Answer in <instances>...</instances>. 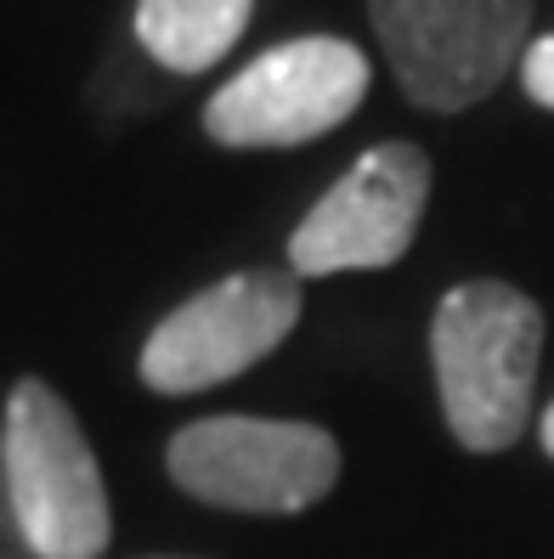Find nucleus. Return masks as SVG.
Listing matches in <instances>:
<instances>
[{
    "mask_svg": "<svg viewBox=\"0 0 554 559\" xmlns=\"http://www.w3.org/2000/svg\"><path fill=\"white\" fill-rule=\"evenodd\" d=\"M368 80L374 69L351 40H283L210 96L204 130L221 147H300L340 130L363 108Z\"/></svg>",
    "mask_w": 554,
    "mask_h": 559,
    "instance_id": "obj_5",
    "label": "nucleus"
},
{
    "mask_svg": "<svg viewBox=\"0 0 554 559\" xmlns=\"http://www.w3.org/2000/svg\"><path fill=\"white\" fill-rule=\"evenodd\" d=\"M7 514L35 559H96L108 548V486L69 402L46 379H17L0 418Z\"/></svg>",
    "mask_w": 554,
    "mask_h": 559,
    "instance_id": "obj_2",
    "label": "nucleus"
},
{
    "mask_svg": "<svg viewBox=\"0 0 554 559\" xmlns=\"http://www.w3.org/2000/svg\"><path fill=\"white\" fill-rule=\"evenodd\" d=\"M300 322L295 272H238L176 306L142 345V384L158 396L215 390L272 356Z\"/></svg>",
    "mask_w": 554,
    "mask_h": 559,
    "instance_id": "obj_6",
    "label": "nucleus"
},
{
    "mask_svg": "<svg viewBox=\"0 0 554 559\" xmlns=\"http://www.w3.org/2000/svg\"><path fill=\"white\" fill-rule=\"evenodd\" d=\"M520 91H527L538 108L554 114V35H538L520 51Z\"/></svg>",
    "mask_w": 554,
    "mask_h": 559,
    "instance_id": "obj_9",
    "label": "nucleus"
},
{
    "mask_svg": "<svg viewBox=\"0 0 554 559\" xmlns=\"http://www.w3.org/2000/svg\"><path fill=\"white\" fill-rule=\"evenodd\" d=\"M532 7L538 0H368V17L408 103L464 114L520 69Z\"/></svg>",
    "mask_w": 554,
    "mask_h": 559,
    "instance_id": "obj_3",
    "label": "nucleus"
},
{
    "mask_svg": "<svg viewBox=\"0 0 554 559\" xmlns=\"http://www.w3.org/2000/svg\"><path fill=\"white\" fill-rule=\"evenodd\" d=\"M431 204V158L413 142H379L306 210L288 238V272H379L413 249Z\"/></svg>",
    "mask_w": 554,
    "mask_h": 559,
    "instance_id": "obj_7",
    "label": "nucleus"
},
{
    "mask_svg": "<svg viewBox=\"0 0 554 559\" xmlns=\"http://www.w3.org/2000/svg\"><path fill=\"white\" fill-rule=\"evenodd\" d=\"M170 480L238 514H306L340 480V441L300 418H199L165 447Z\"/></svg>",
    "mask_w": 554,
    "mask_h": 559,
    "instance_id": "obj_4",
    "label": "nucleus"
},
{
    "mask_svg": "<svg viewBox=\"0 0 554 559\" xmlns=\"http://www.w3.org/2000/svg\"><path fill=\"white\" fill-rule=\"evenodd\" d=\"M538 441H543V452L554 457V402L543 407V418H538Z\"/></svg>",
    "mask_w": 554,
    "mask_h": 559,
    "instance_id": "obj_10",
    "label": "nucleus"
},
{
    "mask_svg": "<svg viewBox=\"0 0 554 559\" xmlns=\"http://www.w3.org/2000/svg\"><path fill=\"white\" fill-rule=\"evenodd\" d=\"M255 0H137V40L170 74H204L238 46Z\"/></svg>",
    "mask_w": 554,
    "mask_h": 559,
    "instance_id": "obj_8",
    "label": "nucleus"
},
{
    "mask_svg": "<svg viewBox=\"0 0 554 559\" xmlns=\"http://www.w3.org/2000/svg\"><path fill=\"white\" fill-rule=\"evenodd\" d=\"M543 306L504 277H470L441 294L431 322L436 396L464 452H509L532 424Z\"/></svg>",
    "mask_w": 554,
    "mask_h": 559,
    "instance_id": "obj_1",
    "label": "nucleus"
}]
</instances>
